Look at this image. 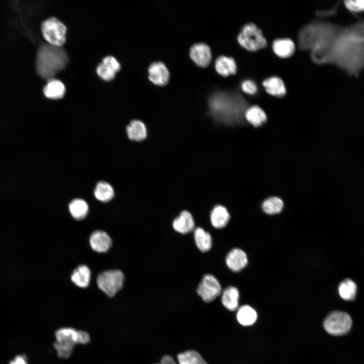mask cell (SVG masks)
I'll return each mask as SVG.
<instances>
[{
	"label": "cell",
	"instance_id": "obj_14",
	"mask_svg": "<svg viewBox=\"0 0 364 364\" xmlns=\"http://www.w3.org/2000/svg\"><path fill=\"white\" fill-rule=\"evenodd\" d=\"M230 215L227 209L220 205L214 207L210 213V220L213 227L222 229L228 223Z\"/></svg>",
	"mask_w": 364,
	"mask_h": 364
},
{
	"label": "cell",
	"instance_id": "obj_30",
	"mask_svg": "<svg viewBox=\"0 0 364 364\" xmlns=\"http://www.w3.org/2000/svg\"><path fill=\"white\" fill-rule=\"evenodd\" d=\"M97 71L99 76L106 81L112 80L117 72L114 66L104 60L98 66Z\"/></svg>",
	"mask_w": 364,
	"mask_h": 364
},
{
	"label": "cell",
	"instance_id": "obj_2",
	"mask_svg": "<svg viewBox=\"0 0 364 364\" xmlns=\"http://www.w3.org/2000/svg\"><path fill=\"white\" fill-rule=\"evenodd\" d=\"M229 97L223 95H214L209 100L211 113L218 122L233 123L240 114L238 103Z\"/></svg>",
	"mask_w": 364,
	"mask_h": 364
},
{
	"label": "cell",
	"instance_id": "obj_3",
	"mask_svg": "<svg viewBox=\"0 0 364 364\" xmlns=\"http://www.w3.org/2000/svg\"><path fill=\"white\" fill-rule=\"evenodd\" d=\"M239 44L249 51H256L263 49L267 42L261 30L254 24L245 25L238 36Z\"/></svg>",
	"mask_w": 364,
	"mask_h": 364
},
{
	"label": "cell",
	"instance_id": "obj_23",
	"mask_svg": "<svg viewBox=\"0 0 364 364\" xmlns=\"http://www.w3.org/2000/svg\"><path fill=\"white\" fill-rule=\"evenodd\" d=\"M90 271L87 266L80 265L73 272L71 279L76 286L80 288L87 287L89 283Z\"/></svg>",
	"mask_w": 364,
	"mask_h": 364
},
{
	"label": "cell",
	"instance_id": "obj_8",
	"mask_svg": "<svg viewBox=\"0 0 364 364\" xmlns=\"http://www.w3.org/2000/svg\"><path fill=\"white\" fill-rule=\"evenodd\" d=\"M197 292L205 302H210L220 295L221 287L214 276L206 274L199 284Z\"/></svg>",
	"mask_w": 364,
	"mask_h": 364
},
{
	"label": "cell",
	"instance_id": "obj_17",
	"mask_svg": "<svg viewBox=\"0 0 364 364\" xmlns=\"http://www.w3.org/2000/svg\"><path fill=\"white\" fill-rule=\"evenodd\" d=\"M272 49L279 57L287 58L290 57L295 51V44L289 38L278 39L272 43Z\"/></svg>",
	"mask_w": 364,
	"mask_h": 364
},
{
	"label": "cell",
	"instance_id": "obj_13",
	"mask_svg": "<svg viewBox=\"0 0 364 364\" xmlns=\"http://www.w3.org/2000/svg\"><path fill=\"white\" fill-rule=\"evenodd\" d=\"M89 242L92 249L98 252H106L112 243L108 235L101 231L94 232L90 237Z\"/></svg>",
	"mask_w": 364,
	"mask_h": 364
},
{
	"label": "cell",
	"instance_id": "obj_15",
	"mask_svg": "<svg viewBox=\"0 0 364 364\" xmlns=\"http://www.w3.org/2000/svg\"><path fill=\"white\" fill-rule=\"evenodd\" d=\"M215 68L219 74L224 76L235 74L237 70L234 59L225 56H219L216 59Z\"/></svg>",
	"mask_w": 364,
	"mask_h": 364
},
{
	"label": "cell",
	"instance_id": "obj_34",
	"mask_svg": "<svg viewBox=\"0 0 364 364\" xmlns=\"http://www.w3.org/2000/svg\"><path fill=\"white\" fill-rule=\"evenodd\" d=\"M157 364H177L173 358L169 355H165L162 357L161 361Z\"/></svg>",
	"mask_w": 364,
	"mask_h": 364
},
{
	"label": "cell",
	"instance_id": "obj_26",
	"mask_svg": "<svg viewBox=\"0 0 364 364\" xmlns=\"http://www.w3.org/2000/svg\"><path fill=\"white\" fill-rule=\"evenodd\" d=\"M94 194L98 200L103 202H107L113 198L114 192L113 188L109 184L104 181H100L96 186Z\"/></svg>",
	"mask_w": 364,
	"mask_h": 364
},
{
	"label": "cell",
	"instance_id": "obj_5",
	"mask_svg": "<svg viewBox=\"0 0 364 364\" xmlns=\"http://www.w3.org/2000/svg\"><path fill=\"white\" fill-rule=\"evenodd\" d=\"M324 327L329 334L334 336H341L347 333L352 326V320L346 312L334 311L325 318Z\"/></svg>",
	"mask_w": 364,
	"mask_h": 364
},
{
	"label": "cell",
	"instance_id": "obj_25",
	"mask_svg": "<svg viewBox=\"0 0 364 364\" xmlns=\"http://www.w3.org/2000/svg\"><path fill=\"white\" fill-rule=\"evenodd\" d=\"M357 287L351 280L347 279L340 283L338 287V292L344 300H354L356 296Z\"/></svg>",
	"mask_w": 364,
	"mask_h": 364
},
{
	"label": "cell",
	"instance_id": "obj_32",
	"mask_svg": "<svg viewBox=\"0 0 364 364\" xmlns=\"http://www.w3.org/2000/svg\"><path fill=\"white\" fill-rule=\"evenodd\" d=\"M241 88L244 92L249 95H254L257 91V86L255 82L248 79L242 82Z\"/></svg>",
	"mask_w": 364,
	"mask_h": 364
},
{
	"label": "cell",
	"instance_id": "obj_29",
	"mask_svg": "<svg viewBox=\"0 0 364 364\" xmlns=\"http://www.w3.org/2000/svg\"><path fill=\"white\" fill-rule=\"evenodd\" d=\"M284 204L283 201L278 197H272L265 200L262 204L263 210L267 214H275L280 212Z\"/></svg>",
	"mask_w": 364,
	"mask_h": 364
},
{
	"label": "cell",
	"instance_id": "obj_31",
	"mask_svg": "<svg viewBox=\"0 0 364 364\" xmlns=\"http://www.w3.org/2000/svg\"><path fill=\"white\" fill-rule=\"evenodd\" d=\"M344 4L346 7L352 12H358L364 11V0L346 1Z\"/></svg>",
	"mask_w": 364,
	"mask_h": 364
},
{
	"label": "cell",
	"instance_id": "obj_33",
	"mask_svg": "<svg viewBox=\"0 0 364 364\" xmlns=\"http://www.w3.org/2000/svg\"><path fill=\"white\" fill-rule=\"evenodd\" d=\"M8 364H28L27 357L24 354H18L15 356Z\"/></svg>",
	"mask_w": 364,
	"mask_h": 364
},
{
	"label": "cell",
	"instance_id": "obj_19",
	"mask_svg": "<svg viewBox=\"0 0 364 364\" xmlns=\"http://www.w3.org/2000/svg\"><path fill=\"white\" fill-rule=\"evenodd\" d=\"M65 93V87L63 83L56 79H49L43 88V93L47 98L58 99L62 98Z\"/></svg>",
	"mask_w": 364,
	"mask_h": 364
},
{
	"label": "cell",
	"instance_id": "obj_11",
	"mask_svg": "<svg viewBox=\"0 0 364 364\" xmlns=\"http://www.w3.org/2000/svg\"><path fill=\"white\" fill-rule=\"evenodd\" d=\"M148 72L150 80L155 84L164 85L168 81L169 72L162 62L152 63L149 67Z\"/></svg>",
	"mask_w": 364,
	"mask_h": 364
},
{
	"label": "cell",
	"instance_id": "obj_6",
	"mask_svg": "<svg viewBox=\"0 0 364 364\" xmlns=\"http://www.w3.org/2000/svg\"><path fill=\"white\" fill-rule=\"evenodd\" d=\"M66 27L60 20L51 17L44 21L41 25L43 37L49 44L61 47L66 40Z\"/></svg>",
	"mask_w": 364,
	"mask_h": 364
},
{
	"label": "cell",
	"instance_id": "obj_24",
	"mask_svg": "<svg viewBox=\"0 0 364 364\" xmlns=\"http://www.w3.org/2000/svg\"><path fill=\"white\" fill-rule=\"evenodd\" d=\"M245 117L250 123L255 126L261 125L266 120L265 112L257 106H253L247 109Z\"/></svg>",
	"mask_w": 364,
	"mask_h": 364
},
{
	"label": "cell",
	"instance_id": "obj_4",
	"mask_svg": "<svg viewBox=\"0 0 364 364\" xmlns=\"http://www.w3.org/2000/svg\"><path fill=\"white\" fill-rule=\"evenodd\" d=\"M78 331L72 328H63L55 333L56 341L54 344L58 355L62 358L70 356L74 346L78 344Z\"/></svg>",
	"mask_w": 364,
	"mask_h": 364
},
{
	"label": "cell",
	"instance_id": "obj_16",
	"mask_svg": "<svg viewBox=\"0 0 364 364\" xmlns=\"http://www.w3.org/2000/svg\"><path fill=\"white\" fill-rule=\"evenodd\" d=\"M239 299V291L235 287L229 286L222 293V303L230 311H234L238 308Z\"/></svg>",
	"mask_w": 364,
	"mask_h": 364
},
{
	"label": "cell",
	"instance_id": "obj_1",
	"mask_svg": "<svg viewBox=\"0 0 364 364\" xmlns=\"http://www.w3.org/2000/svg\"><path fill=\"white\" fill-rule=\"evenodd\" d=\"M68 62L65 50L61 47L44 44L39 49L36 58V69L42 78L50 79L64 69Z\"/></svg>",
	"mask_w": 364,
	"mask_h": 364
},
{
	"label": "cell",
	"instance_id": "obj_27",
	"mask_svg": "<svg viewBox=\"0 0 364 364\" xmlns=\"http://www.w3.org/2000/svg\"><path fill=\"white\" fill-rule=\"evenodd\" d=\"M69 208L72 216L77 220L84 218L88 211L87 203L80 199H76L72 201L69 204Z\"/></svg>",
	"mask_w": 364,
	"mask_h": 364
},
{
	"label": "cell",
	"instance_id": "obj_10",
	"mask_svg": "<svg viewBox=\"0 0 364 364\" xmlns=\"http://www.w3.org/2000/svg\"><path fill=\"white\" fill-rule=\"evenodd\" d=\"M225 262L228 267L231 270L238 272L241 271L246 266L248 263V258L243 250L239 248H234L227 254Z\"/></svg>",
	"mask_w": 364,
	"mask_h": 364
},
{
	"label": "cell",
	"instance_id": "obj_12",
	"mask_svg": "<svg viewBox=\"0 0 364 364\" xmlns=\"http://www.w3.org/2000/svg\"><path fill=\"white\" fill-rule=\"evenodd\" d=\"M172 226L178 233L186 234L194 230L195 221L192 214L184 210L173 220Z\"/></svg>",
	"mask_w": 364,
	"mask_h": 364
},
{
	"label": "cell",
	"instance_id": "obj_28",
	"mask_svg": "<svg viewBox=\"0 0 364 364\" xmlns=\"http://www.w3.org/2000/svg\"><path fill=\"white\" fill-rule=\"evenodd\" d=\"M177 359L179 364H207L201 355L194 350L179 353Z\"/></svg>",
	"mask_w": 364,
	"mask_h": 364
},
{
	"label": "cell",
	"instance_id": "obj_18",
	"mask_svg": "<svg viewBox=\"0 0 364 364\" xmlns=\"http://www.w3.org/2000/svg\"><path fill=\"white\" fill-rule=\"evenodd\" d=\"M262 84L266 92L271 95L282 97L286 93L284 82L280 77H270L264 80Z\"/></svg>",
	"mask_w": 364,
	"mask_h": 364
},
{
	"label": "cell",
	"instance_id": "obj_7",
	"mask_svg": "<svg viewBox=\"0 0 364 364\" xmlns=\"http://www.w3.org/2000/svg\"><path fill=\"white\" fill-rule=\"evenodd\" d=\"M124 275L118 270H111L101 273L97 280L100 289L109 297H113L123 286Z\"/></svg>",
	"mask_w": 364,
	"mask_h": 364
},
{
	"label": "cell",
	"instance_id": "obj_22",
	"mask_svg": "<svg viewBox=\"0 0 364 364\" xmlns=\"http://www.w3.org/2000/svg\"><path fill=\"white\" fill-rule=\"evenodd\" d=\"M194 239L198 248L202 252L209 251L212 246V238L210 234L200 227L194 230Z\"/></svg>",
	"mask_w": 364,
	"mask_h": 364
},
{
	"label": "cell",
	"instance_id": "obj_21",
	"mask_svg": "<svg viewBox=\"0 0 364 364\" xmlns=\"http://www.w3.org/2000/svg\"><path fill=\"white\" fill-rule=\"evenodd\" d=\"M257 314L251 306L244 305L241 306L237 313V319L242 325L248 326L253 325L256 321Z\"/></svg>",
	"mask_w": 364,
	"mask_h": 364
},
{
	"label": "cell",
	"instance_id": "obj_20",
	"mask_svg": "<svg viewBox=\"0 0 364 364\" xmlns=\"http://www.w3.org/2000/svg\"><path fill=\"white\" fill-rule=\"evenodd\" d=\"M129 139L135 141H141L147 136V129L145 124L141 121L134 120L126 127Z\"/></svg>",
	"mask_w": 364,
	"mask_h": 364
},
{
	"label": "cell",
	"instance_id": "obj_9",
	"mask_svg": "<svg viewBox=\"0 0 364 364\" xmlns=\"http://www.w3.org/2000/svg\"><path fill=\"white\" fill-rule=\"evenodd\" d=\"M190 55L195 63L201 67H206L209 65L211 60L209 47L202 42L194 44L191 48Z\"/></svg>",
	"mask_w": 364,
	"mask_h": 364
}]
</instances>
